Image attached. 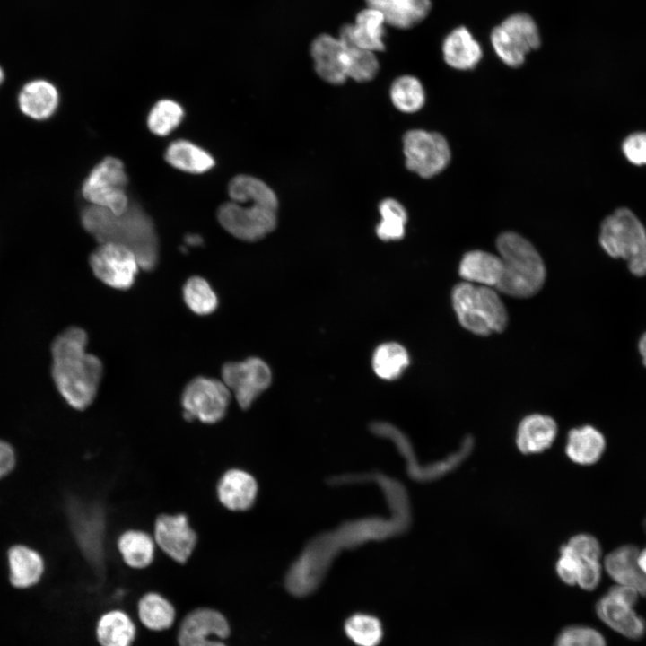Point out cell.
<instances>
[{
    "mask_svg": "<svg viewBox=\"0 0 646 646\" xmlns=\"http://www.w3.org/2000/svg\"><path fill=\"white\" fill-rule=\"evenodd\" d=\"M370 481L382 491L391 517L388 519L372 516L349 520L309 540L285 576V587L292 595L304 597L312 593L342 550L354 549L370 541H381L406 529L410 514L402 484L380 472H373Z\"/></svg>",
    "mask_w": 646,
    "mask_h": 646,
    "instance_id": "6da1fadb",
    "label": "cell"
},
{
    "mask_svg": "<svg viewBox=\"0 0 646 646\" xmlns=\"http://www.w3.org/2000/svg\"><path fill=\"white\" fill-rule=\"evenodd\" d=\"M88 336L79 327L61 332L51 344V376L57 391L74 409L84 410L94 401L103 365L86 350Z\"/></svg>",
    "mask_w": 646,
    "mask_h": 646,
    "instance_id": "7a4b0ae2",
    "label": "cell"
},
{
    "mask_svg": "<svg viewBox=\"0 0 646 646\" xmlns=\"http://www.w3.org/2000/svg\"><path fill=\"white\" fill-rule=\"evenodd\" d=\"M231 201L217 210L222 227L237 239L257 241L272 232L277 223L278 199L261 179L240 174L228 186Z\"/></svg>",
    "mask_w": 646,
    "mask_h": 646,
    "instance_id": "3957f363",
    "label": "cell"
},
{
    "mask_svg": "<svg viewBox=\"0 0 646 646\" xmlns=\"http://www.w3.org/2000/svg\"><path fill=\"white\" fill-rule=\"evenodd\" d=\"M81 223L99 243L111 242L131 249L141 269L151 271L156 267L158 236L151 217L137 205L130 204L119 214L91 205L82 211Z\"/></svg>",
    "mask_w": 646,
    "mask_h": 646,
    "instance_id": "277c9868",
    "label": "cell"
},
{
    "mask_svg": "<svg viewBox=\"0 0 646 646\" xmlns=\"http://www.w3.org/2000/svg\"><path fill=\"white\" fill-rule=\"evenodd\" d=\"M496 247L502 262V275L496 289L516 298L536 294L544 284L546 268L535 247L512 231L502 233Z\"/></svg>",
    "mask_w": 646,
    "mask_h": 646,
    "instance_id": "5b68a950",
    "label": "cell"
},
{
    "mask_svg": "<svg viewBox=\"0 0 646 646\" xmlns=\"http://www.w3.org/2000/svg\"><path fill=\"white\" fill-rule=\"evenodd\" d=\"M451 297L458 321L467 330L487 336L505 328L507 310L493 287L463 282L453 288Z\"/></svg>",
    "mask_w": 646,
    "mask_h": 646,
    "instance_id": "8992f818",
    "label": "cell"
},
{
    "mask_svg": "<svg viewBox=\"0 0 646 646\" xmlns=\"http://www.w3.org/2000/svg\"><path fill=\"white\" fill-rule=\"evenodd\" d=\"M598 240L608 256L626 261L633 275H646V230L632 211L619 208L607 216Z\"/></svg>",
    "mask_w": 646,
    "mask_h": 646,
    "instance_id": "52a82bcc",
    "label": "cell"
},
{
    "mask_svg": "<svg viewBox=\"0 0 646 646\" xmlns=\"http://www.w3.org/2000/svg\"><path fill=\"white\" fill-rule=\"evenodd\" d=\"M65 512L80 553L96 572H101L107 557L105 509L96 501L71 496L66 500Z\"/></svg>",
    "mask_w": 646,
    "mask_h": 646,
    "instance_id": "ba28073f",
    "label": "cell"
},
{
    "mask_svg": "<svg viewBox=\"0 0 646 646\" xmlns=\"http://www.w3.org/2000/svg\"><path fill=\"white\" fill-rule=\"evenodd\" d=\"M490 41L497 57L506 65L517 68L526 56L541 44L538 27L528 13H516L506 17L490 33Z\"/></svg>",
    "mask_w": 646,
    "mask_h": 646,
    "instance_id": "9c48e42d",
    "label": "cell"
},
{
    "mask_svg": "<svg viewBox=\"0 0 646 646\" xmlns=\"http://www.w3.org/2000/svg\"><path fill=\"white\" fill-rule=\"evenodd\" d=\"M128 179L123 162L106 157L94 166L82 186V195L92 205L119 214L129 206L126 188Z\"/></svg>",
    "mask_w": 646,
    "mask_h": 646,
    "instance_id": "30bf717a",
    "label": "cell"
},
{
    "mask_svg": "<svg viewBox=\"0 0 646 646\" xmlns=\"http://www.w3.org/2000/svg\"><path fill=\"white\" fill-rule=\"evenodd\" d=\"M231 393L223 380L198 376L191 380L181 394L183 417L214 424L225 416Z\"/></svg>",
    "mask_w": 646,
    "mask_h": 646,
    "instance_id": "8fae6325",
    "label": "cell"
},
{
    "mask_svg": "<svg viewBox=\"0 0 646 646\" xmlns=\"http://www.w3.org/2000/svg\"><path fill=\"white\" fill-rule=\"evenodd\" d=\"M403 152L406 168L424 179L441 173L451 159L447 139L440 133L423 129L406 132Z\"/></svg>",
    "mask_w": 646,
    "mask_h": 646,
    "instance_id": "7c38bea8",
    "label": "cell"
},
{
    "mask_svg": "<svg viewBox=\"0 0 646 646\" xmlns=\"http://www.w3.org/2000/svg\"><path fill=\"white\" fill-rule=\"evenodd\" d=\"M89 264L93 275L106 285L127 290L134 284L140 267L135 254L128 248L111 242L99 243Z\"/></svg>",
    "mask_w": 646,
    "mask_h": 646,
    "instance_id": "4fadbf2b",
    "label": "cell"
},
{
    "mask_svg": "<svg viewBox=\"0 0 646 646\" xmlns=\"http://www.w3.org/2000/svg\"><path fill=\"white\" fill-rule=\"evenodd\" d=\"M638 596L633 588L617 584L598 601L597 615L614 631L630 639H640L646 624L633 609Z\"/></svg>",
    "mask_w": 646,
    "mask_h": 646,
    "instance_id": "5bb4252c",
    "label": "cell"
},
{
    "mask_svg": "<svg viewBox=\"0 0 646 646\" xmlns=\"http://www.w3.org/2000/svg\"><path fill=\"white\" fill-rule=\"evenodd\" d=\"M222 380L234 396L241 409H248L270 386L272 373L262 359L249 357L229 362L222 367Z\"/></svg>",
    "mask_w": 646,
    "mask_h": 646,
    "instance_id": "9a60e30c",
    "label": "cell"
},
{
    "mask_svg": "<svg viewBox=\"0 0 646 646\" xmlns=\"http://www.w3.org/2000/svg\"><path fill=\"white\" fill-rule=\"evenodd\" d=\"M153 537L157 547L178 563H186L192 556L197 534L185 513H162L153 522Z\"/></svg>",
    "mask_w": 646,
    "mask_h": 646,
    "instance_id": "2e32d148",
    "label": "cell"
},
{
    "mask_svg": "<svg viewBox=\"0 0 646 646\" xmlns=\"http://www.w3.org/2000/svg\"><path fill=\"white\" fill-rule=\"evenodd\" d=\"M230 634L226 618L211 608H197L188 614L179 626V646H226L222 641Z\"/></svg>",
    "mask_w": 646,
    "mask_h": 646,
    "instance_id": "e0dca14e",
    "label": "cell"
},
{
    "mask_svg": "<svg viewBox=\"0 0 646 646\" xmlns=\"http://www.w3.org/2000/svg\"><path fill=\"white\" fill-rule=\"evenodd\" d=\"M258 486L254 476L240 468L225 471L216 484V496L220 503L232 511L249 510L257 498Z\"/></svg>",
    "mask_w": 646,
    "mask_h": 646,
    "instance_id": "ac0fdd59",
    "label": "cell"
},
{
    "mask_svg": "<svg viewBox=\"0 0 646 646\" xmlns=\"http://www.w3.org/2000/svg\"><path fill=\"white\" fill-rule=\"evenodd\" d=\"M310 54L315 71L322 80L335 85L346 81L345 49L338 38L319 35L311 43Z\"/></svg>",
    "mask_w": 646,
    "mask_h": 646,
    "instance_id": "d6986e66",
    "label": "cell"
},
{
    "mask_svg": "<svg viewBox=\"0 0 646 646\" xmlns=\"http://www.w3.org/2000/svg\"><path fill=\"white\" fill-rule=\"evenodd\" d=\"M8 578L11 585L26 589L37 585L45 571V563L36 550L23 546H12L7 553Z\"/></svg>",
    "mask_w": 646,
    "mask_h": 646,
    "instance_id": "ffe728a7",
    "label": "cell"
},
{
    "mask_svg": "<svg viewBox=\"0 0 646 646\" xmlns=\"http://www.w3.org/2000/svg\"><path fill=\"white\" fill-rule=\"evenodd\" d=\"M441 51L445 63L461 71L475 68L483 57L481 45L465 26L453 29L445 37Z\"/></svg>",
    "mask_w": 646,
    "mask_h": 646,
    "instance_id": "44dd1931",
    "label": "cell"
},
{
    "mask_svg": "<svg viewBox=\"0 0 646 646\" xmlns=\"http://www.w3.org/2000/svg\"><path fill=\"white\" fill-rule=\"evenodd\" d=\"M640 551L634 546H623L609 553L604 562L607 574L619 585L633 588L646 596V575L638 564Z\"/></svg>",
    "mask_w": 646,
    "mask_h": 646,
    "instance_id": "7402d4cb",
    "label": "cell"
},
{
    "mask_svg": "<svg viewBox=\"0 0 646 646\" xmlns=\"http://www.w3.org/2000/svg\"><path fill=\"white\" fill-rule=\"evenodd\" d=\"M58 102L57 88L51 83L41 79L27 83L18 95L22 112L37 120L50 118L57 110Z\"/></svg>",
    "mask_w": 646,
    "mask_h": 646,
    "instance_id": "603a6c76",
    "label": "cell"
},
{
    "mask_svg": "<svg viewBox=\"0 0 646 646\" xmlns=\"http://www.w3.org/2000/svg\"><path fill=\"white\" fill-rule=\"evenodd\" d=\"M458 272L466 282L496 288L502 275V262L490 252L471 250L462 258Z\"/></svg>",
    "mask_w": 646,
    "mask_h": 646,
    "instance_id": "cb8c5ba5",
    "label": "cell"
},
{
    "mask_svg": "<svg viewBox=\"0 0 646 646\" xmlns=\"http://www.w3.org/2000/svg\"><path fill=\"white\" fill-rule=\"evenodd\" d=\"M385 22L380 12L368 7L358 13L354 24L347 23L341 28L358 47L373 52L382 51L385 49Z\"/></svg>",
    "mask_w": 646,
    "mask_h": 646,
    "instance_id": "d4e9b609",
    "label": "cell"
},
{
    "mask_svg": "<svg viewBox=\"0 0 646 646\" xmlns=\"http://www.w3.org/2000/svg\"><path fill=\"white\" fill-rule=\"evenodd\" d=\"M118 552L125 563L133 569H144L154 560L156 543L153 535L140 529L123 531L117 539Z\"/></svg>",
    "mask_w": 646,
    "mask_h": 646,
    "instance_id": "484cf974",
    "label": "cell"
},
{
    "mask_svg": "<svg viewBox=\"0 0 646 646\" xmlns=\"http://www.w3.org/2000/svg\"><path fill=\"white\" fill-rule=\"evenodd\" d=\"M557 425L553 418L543 415L525 417L517 431V445L524 453H537L548 448L554 441Z\"/></svg>",
    "mask_w": 646,
    "mask_h": 646,
    "instance_id": "4316f807",
    "label": "cell"
},
{
    "mask_svg": "<svg viewBox=\"0 0 646 646\" xmlns=\"http://www.w3.org/2000/svg\"><path fill=\"white\" fill-rule=\"evenodd\" d=\"M164 158L172 167L188 173L201 174L214 166V157L202 147L184 139L171 142Z\"/></svg>",
    "mask_w": 646,
    "mask_h": 646,
    "instance_id": "83f0119b",
    "label": "cell"
},
{
    "mask_svg": "<svg viewBox=\"0 0 646 646\" xmlns=\"http://www.w3.org/2000/svg\"><path fill=\"white\" fill-rule=\"evenodd\" d=\"M605 446L603 434L590 425H584L569 432L566 453L578 464L590 465L600 458Z\"/></svg>",
    "mask_w": 646,
    "mask_h": 646,
    "instance_id": "f1b7e54d",
    "label": "cell"
},
{
    "mask_svg": "<svg viewBox=\"0 0 646 646\" xmlns=\"http://www.w3.org/2000/svg\"><path fill=\"white\" fill-rule=\"evenodd\" d=\"M136 628L130 616L121 610H111L100 616L96 637L100 646H131Z\"/></svg>",
    "mask_w": 646,
    "mask_h": 646,
    "instance_id": "f546056e",
    "label": "cell"
},
{
    "mask_svg": "<svg viewBox=\"0 0 646 646\" xmlns=\"http://www.w3.org/2000/svg\"><path fill=\"white\" fill-rule=\"evenodd\" d=\"M431 9V0H384L379 12L391 26L410 29L423 21Z\"/></svg>",
    "mask_w": 646,
    "mask_h": 646,
    "instance_id": "4dcf8cb0",
    "label": "cell"
},
{
    "mask_svg": "<svg viewBox=\"0 0 646 646\" xmlns=\"http://www.w3.org/2000/svg\"><path fill=\"white\" fill-rule=\"evenodd\" d=\"M338 39L345 49L347 77L359 83L372 80L379 72V62L374 52L355 45L342 28Z\"/></svg>",
    "mask_w": 646,
    "mask_h": 646,
    "instance_id": "1f68e13d",
    "label": "cell"
},
{
    "mask_svg": "<svg viewBox=\"0 0 646 646\" xmlns=\"http://www.w3.org/2000/svg\"><path fill=\"white\" fill-rule=\"evenodd\" d=\"M137 613L141 623L147 629L155 632L169 629L176 617L173 605L156 592L146 593L139 599Z\"/></svg>",
    "mask_w": 646,
    "mask_h": 646,
    "instance_id": "d6a6232c",
    "label": "cell"
},
{
    "mask_svg": "<svg viewBox=\"0 0 646 646\" xmlns=\"http://www.w3.org/2000/svg\"><path fill=\"white\" fill-rule=\"evenodd\" d=\"M409 364L406 349L398 343L380 345L372 356V368L376 375L386 380L397 379Z\"/></svg>",
    "mask_w": 646,
    "mask_h": 646,
    "instance_id": "836d02e7",
    "label": "cell"
},
{
    "mask_svg": "<svg viewBox=\"0 0 646 646\" xmlns=\"http://www.w3.org/2000/svg\"><path fill=\"white\" fill-rule=\"evenodd\" d=\"M390 99L398 110L415 113L425 102V92L422 83L413 75H402L394 80L390 87Z\"/></svg>",
    "mask_w": 646,
    "mask_h": 646,
    "instance_id": "e575fe53",
    "label": "cell"
},
{
    "mask_svg": "<svg viewBox=\"0 0 646 646\" xmlns=\"http://www.w3.org/2000/svg\"><path fill=\"white\" fill-rule=\"evenodd\" d=\"M380 222L376 226V234L383 241L401 240L406 231L407 213L397 200L386 198L380 203Z\"/></svg>",
    "mask_w": 646,
    "mask_h": 646,
    "instance_id": "d590c367",
    "label": "cell"
},
{
    "mask_svg": "<svg viewBox=\"0 0 646 646\" xmlns=\"http://www.w3.org/2000/svg\"><path fill=\"white\" fill-rule=\"evenodd\" d=\"M182 294L188 309L200 316L213 313L218 306L215 292L201 276L188 278L183 285Z\"/></svg>",
    "mask_w": 646,
    "mask_h": 646,
    "instance_id": "8d00e7d4",
    "label": "cell"
},
{
    "mask_svg": "<svg viewBox=\"0 0 646 646\" xmlns=\"http://www.w3.org/2000/svg\"><path fill=\"white\" fill-rule=\"evenodd\" d=\"M184 114L179 102L168 99L161 100L153 106L148 114V128L156 135L165 136L179 126Z\"/></svg>",
    "mask_w": 646,
    "mask_h": 646,
    "instance_id": "74e56055",
    "label": "cell"
},
{
    "mask_svg": "<svg viewBox=\"0 0 646 646\" xmlns=\"http://www.w3.org/2000/svg\"><path fill=\"white\" fill-rule=\"evenodd\" d=\"M345 631L358 646H377L383 633L380 620L365 614L350 616L345 621Z\"/></svg>",
    "mask_w": 646,
    "mask_h": 646,
    "instance_id": "f35d334b",
    "label": "cell"
},
{
    "mask_svg": "<svg viewBox=\"0 0 646 646\" xmlns=\"http://www.w3.org/2000/svg\"><path fill=\"white\" fill-rule=\"evenodd\" d=\"M554 646H607L604 636L589 626L572 625L563 629Z\"/></svg>",
    "mask_w": 646,
    "mask_h": 646,
    "instance_id": "ab89813d",
    "label": "cell"
},
{
    "mask_svg": "<svg viewBox=\"0 0 646 646\" xmlns=\"http://www.w3.org/2000/svg\"><path fill=\"white\" fill-rule=\"evenodd\" d=\"M563 548L580 561H598L601 554V548L598 540L594 537L587 534H580L572 537Z\"/></svg>",
    "mask_w": 646,
    "mask_h": 646,
    "instance_id": "60d3db41",
    "label": "cell"
},
{
    "mask_svg": "<svg viewBox=\"0 0 646 646\" xmlns=\"http://www.w3.org/2000/svg\"><path fill=\"white\" fill-rule=\"evenodd\" d=\"M623 152L627 160L635 165L646 164V133L630 135L623 143Z\"/></svg>",
    "mask_w": 646,
    "mask_h": 646,
    "instance_id": "b9f144b4",
    "label": "cell"
},
{
    "mask_svg": "<svg viewBox=\"0 0 646 646\" xmlns=\"http://www.w3.org/2000/svg\"><path fill=\"white\" fill-rule=\"evenodd\" d=\"M600 577L601 566L598 561H581L576 584H578L581 589L586 590L594 589L599 583Z\"/></svg>",
    "mask_w": 646,
    "mask_h": 646,
    "instance_id": "7bdbcfd3",
    "label": "cell"
},
{
    "mask_svg": "<svg viewBox=\"0 0 646 646\" xmlns=\"http://www.w3.org/2000/svg\"><path fill=\"white\" fill-rule=\"evenodd\" d=\"M580 563L578 558L562 547L561 556L556 563V572L560 579L569 585L576 584Z\"/></svg>",
    "mask_w": 646,
    "mask_h": 646,
    "instance_id": "ee69618b",
    "label": "cell"
},
{
    "mask_svg": "<svg viewBox=\"0 0 646 646\" xmlns=\"http://www.w3.org/2000/svg\"><path fill=\"white\" fill-rule=\"evenodd\" d=\"M15 452L6 441L0 440V479L7 476L14 467Z\"/></svg>",
    "mask_w": 646,
    "mask_h": 646,
    "instance_id": "f6af8a7d",
    "label": "cell"
},
{
    "mask_svg": "<svg viewBox=\"0 0 646 646\" xmlns=\"http://www.w3.org/2000/svg\"><path fill=\"white\" fill-rule=\"evenodd\" d=\"M638 350L642 357V364L646 367V332L639 339Z\"/></svg>",
    "mask_w": 646,
    "mask_h": 646,
    "instance_id": "bcb514c9",
    "label": "cell"
},
{
    "mask_svg": "<svg viewBox=\"0 0 646 646\" xmlns=\"http://www.w3.org/2000/svg\"><path fill=\"white\" fill-rule=\"evenodd\" d=\"M187 245L189 246H200L203 243V239L196 234H188L185 238Z\"/></svg>",
    "mask_w": 646,
    "mask_h": 646,
    "instance_id": "7dc6e473",
    "label": "cell"
},
{
    "mask_svg": "<svg viewBox=\"0 0 646 646\" xmlns=\"http://www.w3.org/2000/svg\"><path fill=\"white\" fill-rule=\"evenodd\" d=\"M638 564L642 572L646 575V548L639 553Z\"/></svg>",
    "mask_w": 646,
    "mask_h": 646,
    "instance_id": "c3c4849f",
    "label": "cell"
},
{
    "mask_svg": "<svg viewBox=\"0 0 646 646\" xmlns=\"http://www.w3.org/2000/svg\"><path fill=\"white\" fill-rule=\"evenodd\" d=\"M4 71H3V69H2L1 66H0V84H1L2 82L4 81Z\"/></svg>",
    "mask_w": 646,
    "mask_h": 646,
    "instance_id": "681fc988",
    "label": "cell"
}]
</instances>
